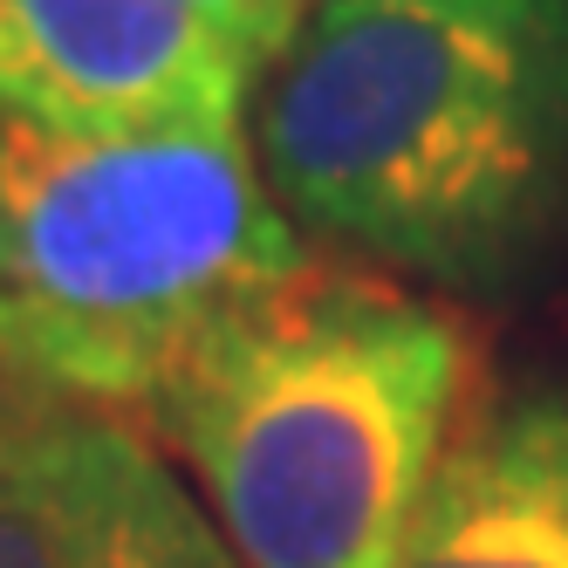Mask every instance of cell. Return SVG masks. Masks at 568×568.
<instances>
[{
    "mask_svg": "<svg viewBox=\"0 0 568 568\" xmlns=\"http://www.w3.org/2000/svg\"><path fill=\"white\" fill-rule=\"evenodd\" d=\"M55 404H69V397H55V390H42L34 377H21L14 363H0V438H14L21 425H34L42 412H55Z\"/></svg>",
    "mask_w": 568,
    "mask_h": 568,
    "instance_id": "ba28073f",
    "label": "cell"
},
{
    "mask_svg": "<svg viewBox=\"0 0 568 568\" xmlns=\"http://www.w3.org/2000/svg\"><path fill=\"white\" fill-rule=\"evenodd\" d=\"M466 315L363 261H302L151 397L240 568H390L473 418Z\"/></svg>",
    "mask_w": 568,
    "mask_h": 568,
    "instance_id": "7a4b0ae2",
    "label": "cell"
},
{
    "mask_svg": "<svg viewBox=\"0 0 568 568\" xmlns=\"http://www.w3.org/2000/svg\"><path fill=\"white\" fill-rule=\"evenodd\" d=\"M261 69L185 0H0V116L42 131L240 124Z\"/></svg>",
    "mask_w": 568,
    "mask_h": 568,
    "instance_id": "277c9868",
    "label": "cell"
},
{
    "mask_svg": "<svg viewBox=\"0 0 568 568\" xmlns=\"http://www.w3.org/2000/svg\"><path fill=\"white\" fill-rule=\"evenodd\" d=\"M185 8L206 21L213 34H226V42L247 55L261 75L274 69V55L295 42V28L308 21L315 0H185Z\"/></svg>",
    "mask_w": 568,
    "mask_h": 568,
    "instance_id": "52a82bcc",
    "label": "cell"
},
{
    "mask_svg": "<svg viewBox=\"0 0 568 568\" xmlns=\"http://www.w3.org/2000/svg\"><path fill=\"white\" fill-rule=\"evenodd\" d=\"M0 568H240L124 412L55 404L0 438Z\"/></svg>",
    "mask_w": 568,
    "mask_h": 568,
    "instance_id": "5b68a950",
    "label": "cell"
},
{
    "mask_svg": "<svg viewBox=\"0 0 568 568\" xmlns=\"http://www.w3.org/2000/svg\"><path fill=\"white\" fill-rule=\"evenodd\" d=\"M302 261L240 124L0 116V363L69 404L151 412L179 363Z\"/></svg>",
    "mask_w": 568,
    "mask_h": 568,
    "instance_id": "3957f363",
    "label": "cell"
},
{
    "mask_svg": "<svg viewBox=\"0 0 568 568\" xmlns=\"http://www.w3.org/2000/svg\"><path fill=\"white\" fill-rule=\"evenodd\" d=\"M254 158L363 267L514 288L568 247V0H315L261 75Z\"/></svg>",
    "mask_w": 568,
    "mask_h": 568,
    "instance_id": "6da1fadb",
    "label": "cell"
},
{
    "mask_svg": "<svg viewBox=\"0 0 568 568\" xmlns=\"http://www.w3.org/2000/svg\"><path fill=\"white\" fill-rule=\"evenodd\" d=\"M390 568H568V390L473 412Z\"/></svg>",
    "mask_w": 568,
    "mask_h": 568,
    "instance_id": "8992f818",
    "label": "cell"
}]
</instances>
